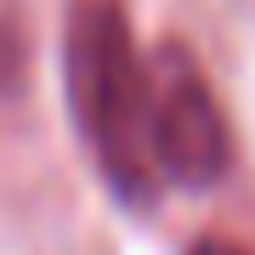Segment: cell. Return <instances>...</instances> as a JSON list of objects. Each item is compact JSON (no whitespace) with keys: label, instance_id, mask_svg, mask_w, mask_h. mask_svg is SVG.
<instances>
[{"label":"cell","instance_id":"cell-1","mask_svg":"<svg viewBox=\"0 0 255 255\" xmlns=\"http://www.w3.org/2000/svg\"><path fill=\"white\" fill-rule=\"evenodd\" d=\"M68 108L119 204L159 199L153 164V91L119 0H74L68 11Z\"/></svg>","mask_w":255,"mask_h":255},{"label":"cell","instance_id":"cell-4","mask_svg":"<svg viewBox=\"0 0 255 255\" xmlns=\"http://www.w3.org/2000/svg\"><path fill=\"white\" fill-rule=\"evenodd\" d=\"M187 255H255L250 244H238V238H193Z\"/></svg>","mask_w":255,"mask_h":255},{"label":"cell","instance_id":"cell-2","mask_svg":"<svg viewBox=\"0 0 255 255\" xmlns=\"http://www.w3.org/2000/svg\"><path fill=\"white\" fill-rule=\"evenodd\" d=\"M147 91H153V164L164 187L210 193L233 170V130L210 91L204 68L193 63L182 40H164L147 63Z\"/></svg>","mask_w":255,"mask_h":255},{"label":"cell","instance_id":"cell-3","mask_svg":"<svg viewBox=\"0 0 255 255\" xmlns=\"http://www.w3.org/2000/svg\"><path fill=\"white\" fill-rule=\"evenodd\" d=\"M28 74V34L11 11H0V97H17Z\"/></svg>","mask_w":255,"mask_h":255}]
</instances>
